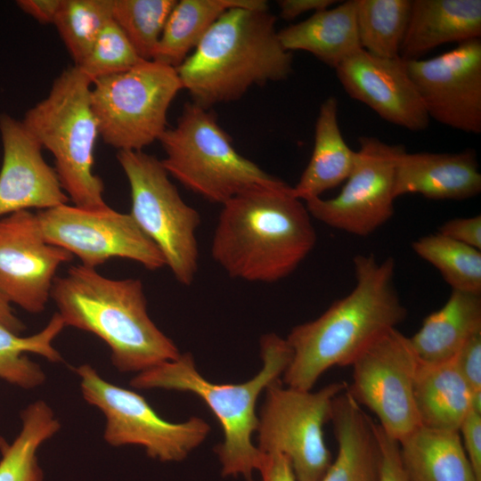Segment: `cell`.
<instances>
[{
    "mask_svg": "<svg viewBox=\"0 0 481 481\" xmlns=\"http://www.w3.org/2000/svg\"><path fill=\"white\" fill-rule=\"evenodd\" d=\"M92 81L77 66L64 69L47 96L21 120L27 130L54 159L62 189L74 206L106 208L104 183L93 171L98 121L92 108Z\"/></svg>",
    "mask_w": 481,
    "mask_h": 481,
    "instance_id": "cell-6",
    "label": "cell"
},
{
    "mask_svg": "<svg viewBox=\"0 0 481 481\" xmlns=\"http://www.w3.org/2000/svg\"><path fill=\"white\" fill-rule=\"evenodd\" d=\"M353 169L341 192L332 199L305 201L310 216L324 224L367 236L394 215L395 164L403 145L362 136Z\"/></svg>",
    "mask_w": 481,
    "mask_h": 481,
    "instance_id": "cell-14",
    "label": "cell"
},
{
    "mask_svg": "<svg viewBox=\"0 0 481 481\" xmlns=\"http://www.w3.org/2000/svg\"><path fill=\"white\" fill-rule=\"evenodd\" d=\"M459 433L469 463L481 481V412L471 409L463 419Z\"/></svg>",
    "mask_w": 481,
    "mask_h": 481,
    "instance_id": "cell-37",
    "label": "cell"
},
{
    "mask_svg": "<svg viewBox=\"0 0 481 481\" xmlns=\"http://www.w3.org/2000/svg\"><path fill=\"white\" fill-rule=\"evenodd\" d=\"M175 0H113L112 20L123 31L138 56L152 61Z\"/></svg>",
    "mask_w": 481,
    "mask_h": 481,
    "instance_id": "cell-33",
    "label": "cell"
},
{
    "mask_svg": "<svg viewBox=\"0 0 481 481\" xmlns=\"http://www.w3.org/2000/svg\"><path fill=\"white\" fill-rule=\"evenodd\" d=\"M221 206L210 253L232 279L277 282L315 246L312 216L286 183L243 192Z\"/></svg>",
    "mask_w": 481,
    "mask_h": 481,
    "instance_id": "cell-2",
    "label": "cell"
},
{
    "mask_svg": "<svg viewBox=\"0 0 481 481\" xmlns=\"http://www.w3.org/2000/svg\"><path fill=\"white\" fill-rule=\"evenodd\" d=\"M64 327L57 312L42 330L29 337H20L0 325V379L28 389L43 384L45 374L25 354H37L51 363L61 362V355L53 347V341Z\"/></svg>",
    "mask_w": 481,
    "mask_h": 481,
    "instance_id": "cell-28",
    "label": "cell"
},
{
    "mask_svg": "<svg viewBox=\"0 0 481 481\" xmlns=\"http://www.w3.org/2000/svg\"><path fill=\"white\" fill-rule=\"evenodd\" d=\"M282 47L306 51L336 69L362 49L358 37L355 0L314 12L308 19L278 31Z\"/></svg>",
    "mask_w": 481,
    "mask_h": 481,
    "instance_id": "cell-22",
    "label": "cell"
},
{
    "mask_svg": "<svg viewBox=\"0 0 481 481\" xmlns=\"http://www.w3.org/2000/svg\"><path fill=\"white\" fill-rule=\"evenodd\" d=\"M21 420L20 434L3 452L0 481H43L37 451L59 431L60 421L42 400L29 404L21 412Z\"/></svg>",
    "mask_w": 481,
    "mask_h": 481,
    "instance_id": "cell-29",
    "label": "cell"
},
{
    "mask_svg": "<svg viewBox=\"0 0 481 481\" xmlns=\"http://www.w3.org/2000/svg\"><path fill=\"white\" fill-rule=\"evenodd\" d=\"M438 233L458 242L481 249V216L453 218L438 228Z\"/></svg>",
    "mask_w": 481,
    "mask_h": 481,
    "instance_id": "cell-38",
    "label": "cell"
},
{
    "mask_svg": "<svg viewBox=\"0 0 481 481\" xmlns=\"http://www.w3.org/2000/svg\"><path fill=\"white\" fill-rule=\"evenodd\" d=\"M335 70L345 91L383 119L414 132L428 126L430 118L400 57L382 58L360 49Z\"/></svg>",
    "mask_w": 481,
    "mask_h": 481,
    "instance_id": "cell-17",
    "label": "cell"
},
{
    "mask_svg": "<svg viewBox=\"0 0 481 481\" xmlns=\"http://www.w3.org/2000/svg\"><path fill=\"white\" fill-rule=\"evenodd\" d=\"M355 286L314 320L293 327L286 338L290 363L284 385L312 390L333 366L352 365L359 355L407 316L395 284V262L377 261L374 255L353 259Z\"/></svg>",
    "mask_w": 481,
    "mask_h": 481,
    "instance_id": "cell-1",
    "label": "cell"
},
{
    "mask_svg": "<svg viewBox=\"0 0 481 481\" xmlns=\"http://www.w3.org/2000/svg\"><path fill=\"white\" fill-rule=\"evenodd\" d=\"M481 330V295L452 290L445 304L428 314L410 338L419 360L440 363L453 360L461 346Z\"/></svg>",
    "mask_w": 481,
    "mask_h": 481,
    "instance_id": "cell-24",
    "label": "cell"
},
{
    "mask_svg": "<svg viewBox=\"0 0 481 481\" xmlns=\"http://www.w3.org/2000/svg\"><path fill=\"white\" fill-rule=\"evenodd\" d=\"M338 100L328 97L320 106L314 143L308 165L292 194L303 202L346 181L354 167L355 151L345 142L338 120Z\"/></svg>",
    "mask_w": 481,
    "mask_h": 481,
    "instance_id": "cell-23",
    "label": "cell"
},
{
    "mask_svg": "<svg viewBox=\"0 0 481 481\" xmlns=\"http://www.w3.org/2000/svg\"><path fill=\"white\" fill-rule=\"evenodd\" d=\"M330 420L338 454L320 481H378L381 449L376 423L346 390L334 398Z\"/></svg>",
    "mask_w": 481,
    "mask_h": 481,
    "instance_id": "cell-20",
    "label": "cell"
},
{
    "mask_svg": "<svg viewBox=\"0 0 481 481\" xmlns=\"http://www.w3.org/2000/svg\"><path fill=\"white\" fill-rule=\"evenodd\" d=\"M481 192V174L474 150L461 152L399 154L394 195L419 193L432 200H465Z\"/></svg>",
    "mask_w": 481,
    "mask_h": 481,
    "instance_id": "cell-19",
    "label": "cell"
},
{
    "mask_svg": "<svg viewBox=\"0 0 481 481\" xmlns=\"http://www.w3.org/2000/svg\"><path fill=\"white\" fill-rule=\"evenodd\" d=\"M73 257L45 241L37 213L20 210L0 217V294L10 304L42 313L59 267Z\"/></svg>",
    "mask_w": 481,
    "mask_h": 481,
    "instance_id": "cell-16",
    "label": "cell"
},
{
    "mask_svg": "<svg viewBox=\"0 0 481 481\" xmlns=\"http://www.w3.org/2000/svg\"><path fill=\"white\" fill-rule=\"evenodd\" d=\"M480 37V0H412L400 58L420 59L441 45Z\"/></svg>",
    "mask_w": 481,
    "mask_h": 481,
    "instance_id": "cell-21",
    "label": "cell"
},
{
    "mask_svg": "<svg viewBox=\"0 0 481 481\" xmlns=\"http://www.w3.org/2000/svg\"><path fill=\"white\" fill-rule=\"evenodd\" d=\"M113 0H61L53 25L75 66L90 53L104 26L112 20Z\"/></svg>",
    "mask_w": 481,
    "mask_h": 481,
    "instance_id": "cell-32",
    "label": "cell"
},
{
    "mask_svg": "<svg viewBox=\"0 0 481 481\" xmlns=\"http://www.w3.org/2000/svg\"><path fill=\"white\" fill-rule=\"evenodd\" d=\"M454 362L473 392H481V330L461 346Z\"/></svg>",
    "mask_w": 481,
    "mask_h": 481,
    "instance_id": "cell-35",
    "label": "cell"
},
{
    "mask_svg": "<svg viewBox=\"0 0 481 481\" xmlns=\"http://www.w3.org/2000/svg\"><path fill=\"white\" fill-rule=\"evenodd\" d=\"M337 2L334 0H279L280 16L285 20H291L308 12H318L330 8Z\"/></svg>",
    "mask_w": 481,
    "mask_h": 481,
    "instance_id": "cell-40",
    "label": "cell"
},
{
    "mask_svg": "<svg viewBox=\"0 0 481 481\" xmlns=\"http://www.w3.org/2000/svg\"><path fill=\"white\" fill-rule=\"evenodd\" d=\"M413 392L420 426L444 431H459L472 409L475 393L454 360L440 363L420 361Z\"/></svg>",
    "mask_w": 481,
    "mask_h": 481,
    "instance_id": "cell-25",
    "label": "cell"
},
{
    "mask_svg": "<svg viewBox=\"0 0 481 481\" xmlns=\"http://www.w3.org/2000/svg\"><path fill=\"white\" fill-rule=\"evenodd\" d=\"M260 371L250 379L238 384H217L205 379L197 370L191 353L180 354L139 372L130 385L138 389L161 388L192 393L214 413L224 433L215 452L224 477H243L252 481L263 453L252 442L258 427L257 403L262 391L280 379L289 366L292 350L286 338L266 333L260 339Z\"/></svg>",
    "mask_w": 481,
    "mask_h": 481,
    "instance_id": "cell-5",
    "label": "cell"
},
{
    "mask_svg": "<svg viewBox=\"0 0 481 481\" xmlns=\"http://www.w3.org/2000/svg\"><path fill=\"white\" fill-rule=\"evenodd\" d=\"M3 161L0 169V217L20 210H45L69 200L42 146L21 120L0 114Z\"/></svg>",
    "mask_w": 481,
    "mask_h": 481,
    "instance_id": "cell-18",
    "label": "cell"
},
{
    "mask_svg": "<svg viewBox=\"0 0 481 481\" xmlns=\"http://www.w3.org/2000/svg\"><path fill=\"white\" fill-rule=\"evenodd\" d=\"M84 399L105 415V441L113 445L136 444L163 462L181 461L208 436L210 426L192 417L183 422L161 418L141 395L103 379L89 364L74 369Z\"/></svg>",
    "mask_w": 481,
    "mask_h": 481,
    "instance_id": "cell-11",
    "label": "cell"
},
{
    "mask_svg": "<svg viewBox=\"0 0 481 481\" xmlns=\"http://www.w3.org/2000/svg\"><path fill=\"white\" fill-rule=\"evenodd\" d=\"M409 481H479L459 431L419 427L399 442Z\"/></svg>",
    "mask_w": 481,
    "mask_h": 481,
    "instance_id": "cell-26",
    "label": "cell"
},
{
    "mask_svg": "<svg viewBox=\"0 0 481 481\" xmlns=\"http://www.w3.org/2000/svg\"><path fill=\"white\" fill-rule=\"evenodd\" d=\"M419 364L410 338L396 328L382 334L352 363L347 393L398 442L420 427L413 392Z\"/></svg>",
    "mask_w": 481,
    "mask_h": 481,
    "instance_id": "cell-12",
    "label": "cell"
},
{
    "mask_svg": "<svg viewBox=\"0 0 481 481\" xmlns=\"http://www.w3.org/2000/svg\"><path fill=\"white\" fill-rule=\"evenodd\" d=\"M381 449V466L378 481H409L401 459L399 442L389 436L376 423Z\"/></svg>",
    "mask_w": 481,
    "mask_h": 481,
    "instance_id": "cell-36",
    "label": "cell"
},
{
    "mask_svg": "<svg viewBox=\"0 0 481 481\" xmlns=\"http://www.w3.org/2000/svg\"><path fill=\"white\" fill-rule=\"evenodd\" d=\"M412 0H355L361 48L382 58L400 57Z\"/></svg>",
    "mask_w": 481,
    "mask_h": 481,
    "instance_id": "cell-30",
    "label": "cell"
},
{
    "mask_svg": "<svg viewBox=\"0 0 481 481\" xmlns=\"http://www.w3.org/2000/svg\"><path fill=\"white\" fill-rule=\"evenodd\" d=\"M130 187V215L162 254L175 280L190 286L199 268L198 210L181 197L161 161L143 151H119Z\"/></svg>",
    "mask_w": 481,
    "mask_h": 481,
    "instance_id": "cell-9",
    "label": "cell"
},
{
    "mask_svg": "<svg viewBox=\"0 0 481 481\" xmlns=\"http://www.w3.org/2000/svg\"><path fill=\"white\" fill-rule=\"evenodd\" d=\"M143 61L113 20L102 29L90 53L77 67L94 80L126 71Z\"/></svg>",
    "mask_w": 481,
    "mask_h": 481,
    "instance_id": "cell-34",
    "label": "cell"
},
{
    "mask_svg": "<svg viewBox=\"0 0 481 481\" xmlns=\"http://www.w3.org/2000/svg\"><path fill=\"white\" fill-rule=\"evenodd\" d=\"M257 471L261 481H298L289 458L280 452L263 453Z\"/></svg>",
    "mask_w": 481,
    "mask_h": 481,
    "instance_id": "cell-39",
    "label": "cell"
},
{
    "mask_svg": "<svg viewBox=\"0 0 481 481\" xmlns=\"http://www.w3.org/2000/svg\"><path fill=\"white\" fill-rule=\"evenodd\" d=\"M159 141L167 174L213 203L223 205L243 192L285 183L240 154L213 113L192 102Z\"/></svg>",
    "mask_w": 481,
    "mask_h": 481,
    "instance_id": "cell-7",
    "label": "cell"
},
{
    "mask_svg": "<svg viewBox=\"0 0 481 481\" xmlns=\"http://www.w3.org/2000/svg\"><path fill=\"white\" fill-rule=\"evenodd\" d=\"M61 0H19V8L40 23H53Z\"/></svg>",
    "mask_w": 481,
    "mask_h": 481,
    "instance_id": "cell-41",
    "label": "cell"
},
{
    "mask_svg": "<svg viewBox=\"0 0 481 481\" xmlns=\"http://www.w3.org/2000/svg\"><path fill=\"white\" fill-rule=\"evenodd\" d=\"M182 89L176 69L154 61L94 80L99 136L118 151H143L167 128L168 109Z\"/></svg>",
    "mask_w": 481,
    "mask_h": 481,
    "instance_id": "cell-8",
    "label": "cell"
},
{
    "mask_svg": "<svg viewBox=\"0 0 481 481\" xmlns=\"http://www.w3.org/2000/svg\"><path fill=\"white\" fill-rule=\"evenodd\" d=\"M46 242L62 248L94 268L113 257L126 258L156 271L166 266L153 241L130 214L109 206L86 209L69 204L37 212Z\"/></svg>",
    "mask_w": 481,
    "mask_h": 481,
    "instance_id": "cell-13",
    "label": "cell"
},
{
    "mask_svg": "<svg viewBox=\"0 0 481 481\" xmlns=\"http://www.w3.org/2000/svg\"><path fill=\"white\" fill-rule=\"evenodd\" d=\"M413 251L441 273L452 290L481 295V252L438 232L419 238Z\"/></svg>",
    "mask_w": 481,
    "mask_h": 481,
    "instance_id": "cell-31",
    "label": "cell"
},
{
    "mask_svg": "<svg viewBox=\"0 0 481 481\" xmlns=\"http://www.w3.org/2000/svg\"><path fill=\"white\" fill-rule=\"evenodd\" d=\"M268 9L265 0H181L171 11L152 61L176 69L229 9Z\"/></svg>",
    "mask_w": 481,
    "mask_h": 481,
    "instance_id": "cell-27",
    "label": "cell"
},
{
    "mask_svg": "<svg viewBox=\"0 0 481 481\" xmlns=\"http://www.w3.org/2000/svg\"><path fill=\"white\" fill-rule=\"evenodd\" d=\"M0 325L14 333H20L25 330L23 322L14 314L11 304L0 294Z\"/></svg>",
    "mask_w": 481,
    "mask_h": 481,
    "instance_id": "cell-42",
    "label": "cell"
},
{
    "mask_svg": "<svg viewBox=\"0 0 481 481\" xmlns=\"http://www.w3.org/2000/svg\"><path fill=\"white\" fill-rule=\"evenodd\" d=\"M346 382H333L318 391L283 386L280 379L265 391L258 414L257 448L286 455L298 481H320L331 463L323 437L334 398Z\"/></svg>",
    "mask_w": 481,
    "mask_h": 481,
    "instance_id": "cell-10",
    "label": "cell"
},
{
    "mask_svg": "<svg viewBox=\"0 0 481 481\" xmlns=\"http://www.w3.org/2000/svg\"><path fill=\"white\" fill-rule=\"evenodd\" d=\"M51 298L65 326L93 333L107 344L120 371L142 372L181 354L151 319L139 279H110L94 268L73 265L64 276H56Z\"/></svg>",
    "mask_w": 481,
    "mask_h": 481,
    "instance_id": "cell-3",
    "label": "cell"
},
{
    "mask_svg": "<svg viewBox=\"0 0 481 481\" xmlns=\"http://www.w3.org/2000/svg\"><path fill=\"white\" fill-rule=\"evenodd\" d=\"M275 22L268 9L227 10L175 69L192 102L209 110L240 99L253 86L286 79L293 57Z\"/></svg>",
    "mask_w": 481,
    "mask_h": 481,
    "instance_id": "cell-4",
    "label": "cell"
},
{
    "mask_svg": "<svg viewBox=\"0 0 481 481\" xmlns=\"http://www.w3.org/2000/svg\"><path fill=\"white\" fill-rule=\"evenodd\" d=\"M429 117L452 128L481 132V39L427 60L404 61Z\"/></svg>",
    "mask_w": 481,
    "mask_h": 481,
    "instance_id": "cell-15",
    "label": "cell"
}]
</instances>
